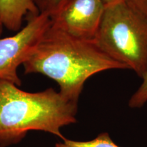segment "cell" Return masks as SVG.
<instances>
[{
	"instance_id": "cell-6",
	"label": "cell",
	"mask_w": 147,
	"mask_h": 147,
	"mask_svg": "<svg viewBox=\"0 0 147 147\" xmlns=\"http://www.w3.org/2000/svg\"><path fill=\"white\" fill-rule=\"evenodd\" d=\"M39 14L33 0H0V24L8 30L19 32L24 18Z\"/></svg>"
},
{
	"instance_id": "cell-12",
	"label": "cell",
	"mask_w": 147,
	"mask_h": 147,
	"mask_svg": "<svg viewBox=\"0 0 147 147\" xmlns=\"http://www.w3.org/2000/svg\"><path fill=\"white\" fill-rule=\"evenodd\" d=\"M2 29H3V26L0 24V36H1V33H2Z\"/></svg>"
},
{
	"instance_id": "cell-10",
	"label": "cell",
	"mask_w": 147,
	"mask_h": 147,
	"mask_svg": "<svg viewBox=\"0 0 147 147\" xmlns=\"http://www.w3.org/2000/svg\"><path fill=\"white\" fill-rule=\"evenodd\" d=\"M125 1L147 18V0H125Z\"/></svg>"
},
{
	"instance_id": "cell-8",
	"label": "cell",
	"mask_w": 147,
	"mask_h": 147,
	"mask_svg": "<svg viewBox=\"0 0 147 147\" xmlns=\"http://www.w3.org/2000/svg\"><path fill=\"white\" fill-rule=\"evenodd\" d=\"M69 0H33L40 14L51 17L58 12Z\"/></svg>"
},
{
	"instance_id": "cell-11",
	"label": "cell",
	"mask_w": 147,
	"mask_h": 147,
	"mask_svg": "<svg viewBox=\"0 0 147 147\" xmlns=\"http://www.w3.org/2000/svg\"><path fill=\"white\" fill-rule=\"evenodd\" d=\"M103 3H104L105 5H108L111 4V3H113L115 2H117V1H119V0H102Z\"/></svg>"
},
{
	"instance_id": "cell-4",
	"label": "cell",
	"mask_w": 147,
	"mask_h": 147,
	"mask_svg": "<svg viewBox=\"0 0 147 147\" xmlns=\"http://www.w3.org/2000/svg\"><path fill=\"white\" fill-rule=\"evenodd\" d=\"M27 23L13 36L0 39V80L21 85L18 66L29 58L51 24L46 14L27 16Z\"/></svg>"
},
{
	"instance_id": "cell-7",
	"label": "cell",
	"mask_w": 147,
	"mask_h": 147,
	"mask_svg": "<svg viewBox=\"0 0 147 147\" xmlns=\"http://www.w3.org/2000/svg\"><path fill=\"white\" fill-rule=\"evenodd\" d=\"M55 147H121L115 144L106 132L99 134L95 138L89 141H76L64 138L56 143Z\"/></svg>"
},
{
	"instance_id": "cell-3",
	"label": "cell",
	"mask_w": 147,
	"mask_h": 147,
	"mask_svg": "<svg viewBox=\"0 0 147 147\" xmlns=\"http://www.w3.org/2000/svg\"><path fill=\"white\" fill-rule=\"evenodd\" d=\"M112 59L142 78L147 69V18L125 0L106 5L94 40Z\"/></svg>"
},
{
	"instance_id": "cell-5",
	"label": "cell",
	"mask_w": 147,
	"mask_h": 147,
	"mask_svg": "<svg viewBox=\"0 0 147 147\" xmlns=\"http://www.w3.org/2000/svg\"><path fill=\"white\" fill-rule=\"evenodd\" d=\"M105 7L102 0H69L50 18L54 26L67 34L93 41Z\"/></svg>"
},
{
	"instance_id": "cell-1",
	"label": "cell",
	"mask_w": 147,
	"mask_h": 147,
	"mask_svg": "<svg viewBox=\"0 0 147 147\" xmlns=\"http://www.w3.org/2000/svg\"><path fill=\"white\" fill-rule=\"evenodd\" d=\"M23 65L25 74L49 77L58 84L61 94L76 102L91 76L110 69H128L106 55L94 41L74 38L52 23Z\"/></svg>"
},
{
	"instance_id": "cell-2",
	"label": "cell",
	"mask_w": 147,
	"mask_h": 147,
	"mask_svg": "<svg viewBox=\"0 0 147 147\" xmlns=\"http://www.w3.org/2000/svg\"><path fill=\"white\" fill-rule=\"evenodd\" d=\"M78 102L53 88L30 93L0 80V147L21 142L32 131L49 133L63 140L61 129L77 122Z\"/></svg>"
},
{
	"instance_id": "cell-9",
	"label": "cell",
	"mask_w": 147,
	"mask_h": 147,
	"mask_svg": "<svg viewBox=\"0 0 147 147\" xmlns=\"http://www.w3.org/2000/svg\"><path fill=\"white\" fill-rule=\"evenodd\" d=\"M142 79V84L129 101V106L131 108H140L147 102V69Z\"/></svg>"
}]
</instances>
